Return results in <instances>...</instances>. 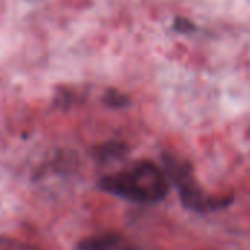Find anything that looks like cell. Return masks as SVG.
Returning a JSON list of instances; mask_svg holds the SVG:
<instances>
[{
	"label": "cell",
	"mask_w": 250,
	"mask_h": 250,
	"mask_svg": "<svg viewBox=\"0 0 250 250\" xmlns=\"http://www.w3.org/2000/svg\"><path fill=\"white\" fill-rule=\"evenodd\" d=\"M98 186L116 196L138 204L161 202L168 193L166 173L151 161H139L129 171L113 173L100 179Z\"/></svg>",
	"instance_id": "6da1fadb"
},
{
	"label": "cell",
	"mask_w": 250,
	"mask_h": 250,
	"mask_svg": "<svg viewBox=\"0 0 250 250\" xmlns=\"http://www.w3.org/2000/svg\"><path fill=\"white\" fill-rule=\"evenodd\" d=\"M163 161L166 166L167 176L176 185L180 201L185 208L198 214H208L223 209L233 202L231 193L224 196L205 193V190L193 174L192 166L186 160L174 157L171 154H164Z\"/></svg>",
	"instance_id": "7a4b0ae2"
},
{
	"label": "cell",
	"mask_w": 250,
	"mask_h": 250,
	"mask_svg": "<svg viewBox=\"0 0 250 250\" xmlns=\"http://www.w3.org/2000/svg\"><path fill=\"white\" fill-rule=\"evenodd\" d=\"M125 249L123 240L111 233L89 237L78 245V250H122Z\"/></svg>",
	"instance_id": "3957f363"
},
{
	"label": "cell",
	"mask_w": 250,
	"mask_h": 250,
	"mask_svg": "<svg viewBox=\"0 0 250 250\" xmlns=\"http://www.w3.org/2000/svg\"><path fill=\"white\" fill-rule=\"evenodd\" d=\"M127 152V146L122 142H107L94 149V155L97 160L110 161L123 157Z\"/></svg>",
	"instance_id": "277c9868"
},
{
	"label": "cell",
	"mask_w": 250,
	"mask_h": 250,
	"mask_svg": "<svg viewBox=\"0 0 250 250\" xmlns=\"http://www.w3.org/2000/svg\"><path fill=\"white\" fill-rule=\"evenodd\" d=\"M103 101L105 103V105H108V107H111V108H122V107L127 105L129 98H127L125 94H122V92H119V91H116V89H108V91L104 94Z\"/></svg>",
	"instance_id": "5b68a950"
},
{
	"label": "cell",
	"mask_w": 250,
	"mask_h": 250,
	"mask_svg": "<svg viewBox=\"0 0 250 250\" xmlns=\"http://www.w3.org/2000/svg\"><path fill=\"white\" fill-rule=\"evenodd\" d=\"M0 250H38L35 246L16 240V239H10V237H4L0 236Z\"/></svg>",
	"instance_id": "8992f818"
}]
</instances>
